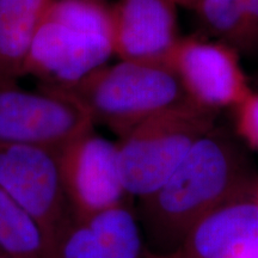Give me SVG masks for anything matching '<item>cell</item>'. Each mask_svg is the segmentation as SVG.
<instances>
[{
    "mask_svg": "<svg viewBox=\"0 0 258 258\" xmlns=\"http://www.w3.org/2000/svg\"><path fill=\"white\" fill-rule=\"evenodd\" d=\"M258 182L245 154L215 129L194 145L179 166L135 209L148 250L170 256L215 209L256 196Z\"/></svg>",
    "mask_w": 258,
    "mask_h": 258,
    "instance_id": "obj_1",
    "label": "cell"
},
{
    "mask_svg": "<svg viewBox=\"0 0 258 258\" xmlns=\"http://www.w3.org/2000/svg\"><path fill=\"white\" fill-rule=\"evenodd\" d=\"M50 88L76 99L93 124L108 128L118 139L152 116L190 101L165 64L131 60L105 63L78 82Z\"/></svg>",
    "mask_w": 258,
    "mask_h": 258,
    "instance_id": "obj_2",
    "label": "cell"
},
{
    "mask_svg": "<svg viewBox=\"0 0 258 258\" xmlns=\"http://www.w3.org/2000/svg\"><path fill=\"white\" fill-rule=\"evenodd\" d=\"M112 55L110 6L103 0H54L35 36L25 76L41 85L66 86Z\"/></svg>",
    "mask_w": 258,
    "mask_h": 258,
    "instance_id": "obj_3",
    "label": "cell"
},
{
    "mask_svg": "<svg viewBox=\"0 0 258 258\" xmlns=\"http://www.w3.org/2000/svg\"><path fill=\"white\" fill-rule=\"evenodd\" d=\"M218 111L191 101L152 116L117 144L124 188L143 199L163 184L200 139L215 129Z\"/></svg>",
    "mask_w": 258,
    "mask_h": 258,
    "instance_id": "obj_4",
    "label": "cell"
},
{
    "mask_svg": "<svg viewBox=\"0 0 258 258\" xmlns=\"http://www.w3.org/2000/svg\"><path fill=\"white\" fill-rule=\"evenodd\" d=\"M93 128L85 109L60 90L0 78V145L62 148Z\"/></svg>",
    "mask_w": 258,
    "mask_h": 258,
    "instance_id": "obj_5",
    "label": "cell"
},
{
    "mask_svg": "<svg viewBox=\"0 0 258 258\" xmlns=\"http://www.w3.org/2000/svg\"><path fill=\"white\" fill-rule=\"evenodd\" d=\"M60 152L61 148L0 145V185L41 228L48 253L72 219Z\"/></svg>",
    "mask_w": 258,
    "mask_h": 258,
    "instance_id": "obj_6",
    "label": "cell"
},
{
    "mask_svg": "<svg viewBox=\"0 0 258 258\" xmlns=\"http://www.w3.org/2000/svg\"><path fill=\"white\" fill-rule=\"evenodd\" d=\"M61 176L73 219H86L132 199L122 179L117 144L95 128L61 148Z\"/></svg>",
    "mask_w": 258,
    "mask_h": 258,
    "instance_id": "obj_7",
    "label": "cell"
},
{
    "mask_svg": "<svg viewBox=\"0 0 258 258\" xmlns=\"http://www.w3.org/2000/svg\"><path fill=\"white\" fill-rule=\"evenodd\" d=\"M165 66L175 73L190 101L219 111L234 108L251 92L235 48L206 37H180Z\"/></svg>",
    "mask_w": 258,
    "mask_h": 258,
    "instance_id": "obj_8",
    "label": "cell"
},
{
    "mask_svg": "<svg viewBox=\"0 0 258 258\" xmlns=\"http://www.w3.org/2000/svg\"><path fill=\"white\" fill-rule=\"evenodd\" d=\"M172 0H117L110 6L114 55L165 64L180 38Z\"/></svg>",
    "mask_w": 258,
    "mask_h": 258,
    "instance_id": "obj_9",
    "label": "cell"
},
{
    "mask_svg": "<svg viewBox=\"0 0 258 258\" xmlns=\"http://www.w3.org/2000/svg\"><path fill=\"white\" fill-rule=\"evenodd\" d=\"M131 203L86 219H71L51 244L48 258H150Z\"/></svg>",
    "mask_w": 258,
    "mask_h": 258,
    "instance_id": "obj_10",
    "label": "cell"
},
{
    "mask_svg": "<svg viewBox=\"0 0 258 258\" xmlns=\"http://www.w3.org/2000/svg\"><path fill=\"white\" fill-rule=\"evenodd\" d=\"M170 258H258V200H237L198 222Z\"/></svg>",
    "mask_w": 258,
    "mask_h": 258,
    "instance_id": "obj_11",
    "label": "cell"
},
{
    "mask_svg": "<svg viewBox=\"0 0 258 258\" xmlns=\"http://www.w3.org/2000/svg\"><path fill=\"white\" fill-rule=\"evenodd\" d=\"M54 0H0V78L18 80Z\"/></svg>",
    "mask_w": 258,
    "mask_h": 258,
    "instance_id": "obj_12",
    "label": "cell"
},
{
    "mask_svg": "<svg viewBox=\"0 0 258 258\" xmlns=\"http://www.w3.org/2000/svg\"><path fill=\"white\" fill-rule=\"evenodd\" d=\"M0 250L11 258H48L47 241L41 228L2 185Z\"/></svg>",
    "mask_w": 258,
    "mask_h": 258,
    "instance_id": "obj_13",
    "label": "cell"
},
{
    "mask_svg": "<svg viewBox=\"0 0 258 258\" xmlns=\"http://www.w3.org/2000/svg\"><path fill=\"white\" fill-rule=\"evenodd\" d=\"M191 10L208 36L238 51L245 50V0H196Z\"/></svg>",
    "mask_w": 258,
    "mask_h": 258,
    "instance_id": "obj_14",
    "label": "cell"
},
{
    "mask_svg": "<svg viewBox=\"0 0 258 258\" xmlns=\"http://www.w3.org/2000/svg\"><path fill=\"white\" fill-rule=\"evenodd\" d=\"M233 109L238 135L250 147L258 151V91L251 90Z\"/></svg>",
    "mask_w": 258,
    "mask_h": 258,
    "instance_id": "obj_15",
    "label": "cell"
},
{
    "mask_svg": "<svg viewBox=\"0 0 258 258\" xmlns=\"http://www.w3.org/2000/svg\"><path fill=\"white\" fill-rule=\"evenodd\" d=\"M246 9V37L245 50L258 47V0H245Z\"/></svg>",
    "mask_w": 258,
    "mask_h": 258,
    "instance_id": "obj_16",
    "label": "cell"
},
{
    "mask_svg": "<svg viewBox=\"0 0 258 258\" xmlns=\"http://www.w3.org/2000/svg\"><path fill=\"white\" fill-rule=\"evenodd\" d=\"M173 3L177 6H183V8H188V9H192L194 4H195L196 0H172Z\"/></svg>",
    "mask_w": 258,
    "mask_h": 258,
    "instance_id": "obj_17",
    "label": "cell"
},
{
    "mask_svg": "<svg viewBox=\"0 0 258 258\" xmlns=\"http://www.w3.org/2000/svg\"><path fill=\"white\" fill-rule=\"evenodd\" d=\"M150 258H170L169 256H161V254H156L153 252H151Z\"/></svg>",
    "mask_w": 258,
    "mask_h": 258,
    "instance_id": "obj_18",
    "label": "cell"
},
{
    "mask_svg": "<svg viewBox=\"0 0 258 258\" xmlns=\"http://www.w3.org/2000/svg\"><path fill=\"white\" fill-rule=\"evenodd\" d=\"M0 258H11V257L8 256V254L4 253L2 250H0Z\"/></svg>",
    "mask_w": 258,
    "mask_h": 258,
    "instance_id": "obj_19",
    "label": "cell"
},
{
    "mask_svg": "<svg viewBox=\"0 0 258 258\" xmlns=\"http://www.w3.org/2000/svg\"><path fill=\"white\" fill-rule=\"evenodd\" d=\"M256 198H257V200H258V189H257V194H256Z\"/></svg>",
    "mask_w": 258,
    "mask_h": 258,
    "instance_id": "obj_20",
    "label": "cell"
},
{
    "mask_svg": "<svg viewBox=\"0 0 258 258\" xmlns=\"http://www.w3.org/2000/svg\"><path fill=\"white\" fill-rule=\"evenodd\" d=\"M195 3H196V2H195Z\"/></svg>",
    "mask_w": 258,
    "mask_h": 258,
    "instance_id": "obj_21",
    "label": "cell"
}]
</instances>
